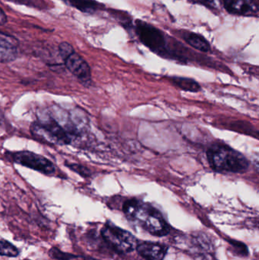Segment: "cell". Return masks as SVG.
<instances>
[{
    "label": "cell",
    "mask_w": 259,
    "mask_h": 260,
    "mask_svg": "<svg viewBox=\"0 0 259 260\" xmlns=\"http://www.w3.org/2000/svg\"><path fill=\"white\" fill-rule=\"evenodd\" d=\"M137 252L146 260H163L167 253V248L156 243L144 242L138 244Z\"/></svg>",
    "instance_id": "obj_8"
},
{
    "label": "cell",
    "mask_w": 259,
    "mask_h": 260,
    "mask_svg": "<svg viewBox=\"0 0 259 260\" xmlns=\"http://www.w3.org/2000/svg\"><path fill=\"white\" fill-rule=\"evenodd\" d=\"M123 212L128 219L155 236L169 233V226L162 214L149 203L129 200L123 205Z\"/></svg>",
    "instance_id": "obj_1"
},
{
    "label": "cell",
    "mask_w": 259,
    "mask_h": 260,
    "mask_svg": "<svg viewBox=\"0 0 259 260\" xmlns=\"http://www.w3.org/2000/svg\"><path fill=\"white\" fill-rule=\"evenodd\" d=\"M18 254H19V251L16 247L9 241L0 239V256L16 257Z\"/></svg>",
    "instance_id": "obj_12"
},
{
    "label": "cell",
    "mask_w": 259,
    "mask_h": 260,
    "mask_svg": "<svg viewBox=\"0 0 259 260\" xmlns=\"http://www.w3.org/2000/svg\"><path fill=\"white\" fill-rule=\"evenodd\" d=\"M170 82L184 91H190V92H198L200 91L201 86L198 82L193 79L188 78L173 77L170 78Z\"/></svg>",
    "instance_id": "obj_11"
},
{
    "label": "cell",
    "mask_w": 259,
    "mask_h": 260,
    "mask_svg": "<svg viewBox=\"0 0 259 260\" xmlns=\"http://www.w3.org/2000/svg\"><path fill=\"white\" fill-rule=\"evenodd\" d=\"M6 156L12 161L26 168L34 170L44 174H52L55 172L54 165L44 156L27 151L6 153Z\"/></svg>",
    "instance_id": "obj_6"
},
{
    "label": "cell",
    "mask_w": 259,
    "mask_h": 260,
    "mask_svg": "<svg viewBox=\"0 0 259 260\" xmlns=\"http://www.w3.org/2000/svg\"><path fill=\"white\" fill-rule=\"evenodd\" d=\"M70 6L76 8L79 10L86 13H94L101 8L102 5L99 4L94 0H64Z\"/></svg>",
    "instance_id": "obj_10"
},
{
    "label": "cell",
    "mask_w": 259,
    "mask_h": 260,
    "mask_svg": "<svg viewBox=\"0 0 259 260\" xmlns=\"http://www.w3.org/2000/svg\"><path fill=\"white\" fill-rule=\"evenodd\" d=\"M135 31L141 43L152 51L161 56L169 54L165 37L159 29L145 21L137 20Z\"/></svg>",
    "instance_id": "obj_5"
},
{
    "label": "cell",
    "mask_w": 259,
    "mask_h": 260,
    "mask_svg": "<svg viewBox=\"0 0 259 260\" xmlns=\"http://www.w3.org/2000/svg\"><path fill=\"white\" fill-rule=\"evenodd\" d=\"M248 1L251 2V3H252V0H248Z\"/></svg>",
    "instance_id": "obj_19"
},
{
    "label": "cell",
    "mask_w": 259,
    "mask_h": 260,
    "mask_svg": "<svg viewBox=\"0 0 259 260\" xmlns=\"http://www.w3.org/2000/svg\"><path fill=\"white\" fill-rule=\"evenodd\" d=\"M7 22V16L5 14L4 11L0 8V25H3Z\"/></svg>",
    "instance_id": "obj_16"
},
{
    "label": "cell",
    "mask_w": 259,
    "mask_h": 260,
    "mask_svg": "<svg viewBox=\"0 0 259 260\" xmlns=\"http://www.w3.org/2000/svg\"><path fill=\"white\" fill-rule=\"evenodd\" d=\"M18 44V41H17L16 38L11 36V35L0 32V46L9 47V48L16 49Z\"/></svg>",
    "instance_id": "obj_14"
},
{
    "label": "cell",
    "mask_w": 259,
    "mask_h": 260,
    "mask_svg": "<svg viewBox=\"0 0 259 260\" xmlns=\"http://www.w3.org/2000/svg\"><path fill=\"white\" fill-rule=\"evenodd\" d=\"M183 38L187 44L199 51L208 53L211 50V46L208 41L198 34L187 32L184 35Z\"/></svg>",
    "instance_id": "obj_9"
},
{
    "label": "cell",
    "mask_w": 259,
    "mask_h": 260,
    "mask_svg": "<svg viewBox=\"0 0 259 260\" xmlns=\"http://www.w3.org/2000/svg\"><path fill=\"white\" fill-rule=\"evenodd\" d=\"M3 114H2V113L0 112V125L2 124V122H3Z\"/></svg>",
    "instance_id": "obj_17"
},
{
    "label": "cell",
    "mask_w": 259,
    "mask_h": 260,
    "mask_svg": "<svg viewBox=\"0 0 259 260\" xmlns=\"http://www.w3.org/2000/svg\"><path fill=\"white\" fill-rule=\"evenodd\" d=\"M66 166L71 171L80 174L82 177H88L91 175V171L82 165H76V164H67Z\"/></svg>",
    "instance_id": "obj_15"
},
{
    "label": "cell",
    "mask_w": 259,
    "mask_h": 260,
    "mask_svg": "<svg viewBox=\"0 0 259 260\" xmlns=\"http://www.w3.org/2000/svg\"><path fill=\"white\" fill-rule=\"evenodd\" d=\"M30 131L38 139L48 143L67 145L72 141L71 136L50 116L49 112L32 126Z\"/></svg>",
    "instance_id": "obj_3"
},
{
    "label": "cell",
    "mask_w": 259,
    "mask_h": 260,
    "mask_svg": "<svg viewBox=\"0 0 259 260\" xmlns=\"http://www.w3.org/2000/svg\"><path fill=\"white\" fill-rule=\"evenodd\" d=\"M62 59L68 71L76 76L82 85L85 86L91 85V68L80 55L74 51Z\"/></svg>",
    "instance_id": "obj_7"
},
{
    "label": "cell",
    "mask_w": 259,
    "mask_h": 260,
    "mask_svg": "<svg viewBox=\"0 0 259 260\" xmlns=\"http://www.w3.org/2000/svg\"><path fill=\"white\" fill-rule=\"evenodd\" d=\"M202 1H203L204 3H212L213 0H202Z\"/></svg>",
    "instance_id": "obj_18"
},
{
    "label": "cell",
    "mask_w": 259,
    "mask_h": 260,
    "mask_svg": "<svg viewBox=\"0 0 259 260\" xmlns=\"http://www.w3.org/2000/svg\"><path fill=\"white\" fill-rule=\"evenodd\" d=\"M103 240L116 251L129 253L136 249L138 240L127 231L117 227L111 223H106L101 231Z\"/></svg>",
    "instance_id": "obj_4"
},
{
    "label": "cell",
    "mask_w": 259,
    "mask_h": 260,
    "mask_svg": "<svg viewBox=\"0 0 259 260\" xmlns=\"http://www.w3.org/2000/svg\"><path fill=\"white\" fill-rule=\"evenodd\" d=\"M17 58V52L15 48L0 46V62L7 63L12 62Z\"/></svg>",
    "instance_id": "obj_13"
},
{
    "label": "cell",
    "mask_w": 259,
    "mask_h": 260,
    "mask_svg": "<svg viewBox=\"0 0 259 260\" xmlns=\"http://www.w3.org/2000/svg\"><path fill=\"white\" fill-rule=\"evenodd\" d=\"M210 166L220 173H245L249 169L247 159L237 150L226 145H212L207 151Z\"/></svg>",
    "instance_id": "obj_2"
}]
</instances>
